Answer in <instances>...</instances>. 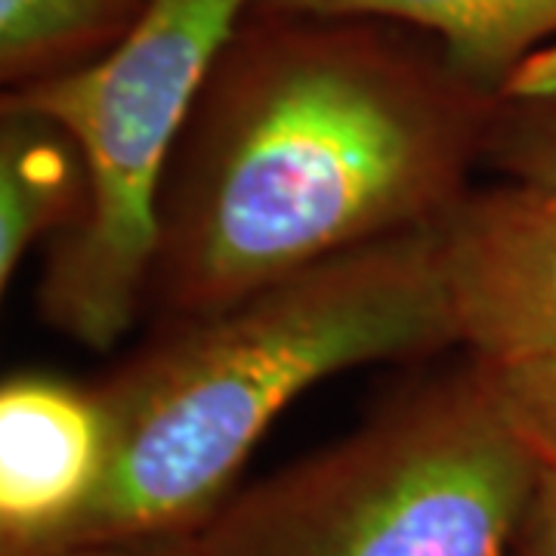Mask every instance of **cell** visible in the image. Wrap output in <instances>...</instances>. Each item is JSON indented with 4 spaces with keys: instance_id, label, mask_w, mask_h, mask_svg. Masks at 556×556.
Masks as SVG:
<instances>
[{
    "instance_id": "cell-1",
    "label": "cell",
    "mask_w": 556,
    "mask_h": 556,
    "mask_svg": "<svg viewBox=\"0 0 556 556\" xmlns=\"http://www.w3.org/2000/svg\"><path fill=\"white\" fill-rule=\"evenodd\" d=\"M501 97L412 25L251 7L182 127L159 199L161 325L448 217Z\"/></svg>"
},
{
    "instance_id": "cell-2",
    "label": "cell",
    "mask_w": 556,
    "mask_h": 556,
    "mask_svg": "<svg viewBox=\"0 0 556 556\" xmlns=\"http://www.w3.org/2000/svg\"><path fill=\"white\" fill-rule=\"evenodd\" d=\"M437 226L161 325L93 387L109 433L105 470L47 551L192 541L239 492L248 457L300 393L350 368L457 343Z\"/></svg>"
},
{
    "instance_id": "cell-3",
    "label": "cell",
    "mask_w": 556,
    "mask_h": 556,
    "mask_svg": "<svg viewBox=\"0 0 556 556\" xmlns=\"http://www.w3.org/2000/svg\"><path fill=\"white\" fill-rule=\"evenodd\" d=\"M541 477L470 358L239 489L192 544L201 556H514Z\"/></svg>"
},
{
    "instance_id": "cell-4",
    "label": "cell",
    "mask_w": 556,
    "mask_h": 556,
    "mask_svg": "<svg viewBox=\"0 0 556 556\" xmlns=\"http://www.w3.org/2000/svg\"><path fill=\"white\" fill-rule=\"evenodd\" d=\"M254 0H152L100 62L3 90L0 105L53 121L78 146L87 199L50 244L40 318L90 350L115 346L149 306L159 199L182 127L223 43Z\"/></svg>"
},
{
    "instance_id": "cell-5",
    "label": "cell",
    "mask_w": 556,
    "mask_h": 556,
    "mask_svg": "<svg viewBox=\"0 0 556 556\" xmlns=\"http://www.w3.org/2000/svg\"><path fill=\"white\" fill-rule=\"evenodd\" d=\"M437 229L457 343L477 358L556 350V192L470 189Z\"/></svg>"
},
{
    "instance_id": "cell-6",
    "label": "cell",
    "mask_w": 556,
    "mask_h": 556,
    "mask_svg": "<svg viewBox=\"0 0 556 556\" xmlns=\"http://www.w3.org/2000/svg\"><path fill=\"white\" fill-rule=\"evenodd\" d=\"M109 433L93 387L13 375L0 387V556L56 544L100 489Z\"/></svg>"
},
{
    "instance_id": "cell-7",
    "label": "cell",
    "mask_w": 556,
    "mask_h": 556,
    "mask_svg": "<svg viewBox=\"0 0 556 556\" xmlns=\"http://www.w3.org/2000/svg\"><path fill=\"white\" fill-rule=\"evenodd\" d=\"M260 10L353 13L402 22L442 43L457 72L504 97L556 53V0H254Z\"/></svg>"
},
{
    "instance_id": "cell-8",
    "label": "cell",
    "mask_w": 556,
    "mask_h": 556,
    "mask_svg": "<svg viewBox=\"0 0 556 556\" xmlns=\"http://www.w3.org/2000/svg\"><path fill=\"white\" fill-rule=\"evenodd\" d=\"M87 170L53 121L0 105V288L38 241L65 236L84 211Z\"/></svg>"
},
{
    "instance_id": "cell-9",
    "label": "cell",
    "mask_w": 556,
    "mask_h": 556,
    "mask_svg": "<svg viewBox=\"0 0 556 556\" xmlns=\"http://www.w3.org/2000/svg\"><path fill=\"white\" fill-rule=\"evenodd\" d=\"M152 0H0L3 90L65 78L109 56Z\"/></svg>"
},
{
    "instance_id": "cell-10",
    "label": "cell",
    "mask_w": 556,
    "mask_h": 556,
    "mask_svg": "<svg viewBox=\"0 0 556 556\" xmlns=\"http://www.w3.org/2000/svg\"><path fill=\"white\" fill-rule=\"evenodd\" d=\"M482 164L504 182L556 192V53L535 62L497 100Z\"/></svg>"
},
{
    "instance_id": "cell-11",
    "label": "cell",
    "mask_w": 556,
    "mask_h": 556,
    "mask_svg": "<svg viewBox=\"0 0 556 556\" xmlns=\"http://www.w3.org/2000/svg\"><path fill=\"white\" fill-rule=\"evenodd\" d=\"M504 420L541 467H556V350L517 358H477Z\"/></svg>"
},
{
    "instance_id": "cell-12",
    "label": "cell",
    "mask_w": 556,
    "mask_h": 556,
    "mask_svg": "<svg viewBox=\"0 0 556 556\" xmlns=\"http://www.w3.org/2000/svg\"><path fill=\"white\" fill-rule=\"evenodd\" d=\"M514 556H556V467H544L514 544Z\"/></svg>"
},
{
    "instance_id": "cell-13",
    "label": "cell",
    "mask_w": 556,
    "mask_h": 556,
    "mask_svg": "<svg viewBox=\"0 0 556 556\" xmlns=\"http://www.w3.org/2000/svg\"><path fill=\"white\" fill-rule=\"evenodd\" d=\"M28 556H201L192 541L177 544H93V547H60Z\"/></svg>"
}]
</instances>
